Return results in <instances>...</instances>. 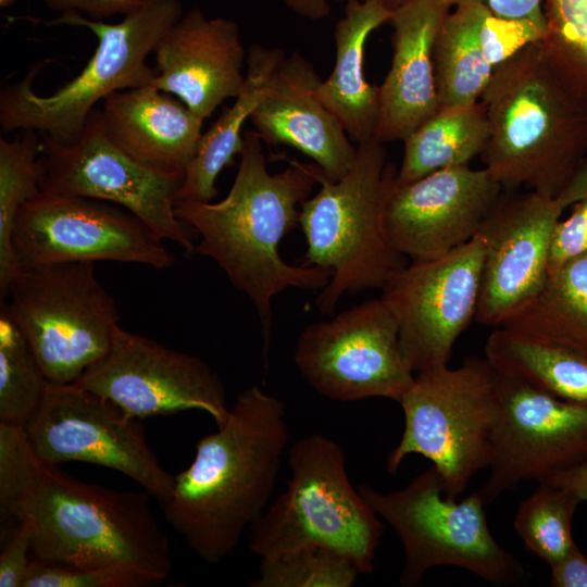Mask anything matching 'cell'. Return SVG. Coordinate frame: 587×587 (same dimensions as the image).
Segmentation results:
<instances>
[{
    "label": "cell",
    "instance_id": "4",
    "mask_svg": "<svg viewBox=\"0 0 587 587\" xmlns=\"http://www.w3.org/2000/svg\"><path fill=\"white\" fill-rule=\"evenodd\" d=\"M478 102L489 125L484 167L503 190L558 198L587 157V98L561 82L536 42L495 70Z\"/></svg>",
    "mask_w": 587,
    "mask_h": 587
},
{
    "label": "cell",
    "instance_id": "2",
    "mask_svg": "<svg viewBox=\"0 0 587 587\" xmlns=\"http://www.w3.org/2000/svg\"><path fill=\"white\" fill-rule=\"evenodd\" d=\"M288 441L284 402L255 385L237 397L223 425L198 440L192 462L160 507L199 559L225 560L262 516Z\"/></svg>",
    "mask_w": 587,
    "mask_h": 587
},
{
    "label": "cell",
    "instance_id": "24",
    "mask_svg": "<svg viewBox=\"0 0 587 587\" xmlns=\"http://www.w3.org/2000/svg\"><path fill=\"white\" fill-rule=\"evenodd\" d=\"M392 11L379 0L351 2L334 28L335 63L316 95L337 116L357 145L374 139L378 120V87L365 77V46L370 35L388 23Z\"/></svg>",
    "mask_w": 587,
    "mask_h": 587
},
{
    "label": "cell",
    "instance_id": "28",
    "mask_svg": "<svg viewBox=\"0 0 587 587\" xmlns=\"http://www.w3.org/2000/svg\"><path fill=\"white\" fill-rule=\"evenodd\" d=\"M501 326L587 353V253L549 274L537 295Z\"/></svg>",
    "mask_w": 587,
    "mask_h": 587
},
{
    "label": "cell",
    "instance_id": "32",
    "mask_svg": "<svg viewBox=\"0 0 587 587\" xmlns=\"http://www.w3.org/2000/svg\"><path fill=\"white\" fill-rule=\"evenodd\" d=\"M582 500L571 489L551 482L524 499L514 519V528L526 549L550 566L564 558L576 544L572 521Z\"/></svg>",
    "mask_w": 587,
    "mask_h": 587
},
{
    "label": "cell",
    "instance_id": "22",
    "mask_svg": "<svg viewBox=\"0 0 587 587\" xmlns=\"http://www.w3.org/2000/svg\"><path fill=\"white\" fill-rule=\"evenodd\" d=\"M451 9L446 0H411L392 11V59L378 86L375 140L403 141L439 109L434 45Z\"/></svg>",
    "mask_w": 587,
    "mask_h": 587
},
{
    "label": "cell",
    "instance_id": "18",
    "mask_svg": "<svg viewBox=\"0 0 587 587\" xmlns=\"http://www.w3.org/2000/svg\"><path fill=\"white\" fill-rule=\"evenodd\" d=\"M564 210L557 198L503 190L476 234L483 243L477 323L501 326L541 289L552 233Z\"/></svg>",
    "mask_w": 587,
    "mask_h": 587
},
{
    "label": "cell",
    "instance_id": "13",
    "mask_svg": "<svg viewBox=\"0 0 587 587\" xmlns=\"http://www.w3.org/2000/svg\"><path fill=\"white\" fill-rule=\"evenodd\" d=\"M294 362L313 389L342 402H399L415 377L401 349L398 323L382 297L307 326Z\"/></svg>",
    "mask_w": 587,
    "mask_h": 587
},
{
    "label": "cell",
    "instance_id": "8",
    "mask_svg": "<svg viewBox=\"0 0 587 587\" xmlns=\"http://www.w3.org/2000/svg\"><path fill=\"white\" fill-rule=\"evenodd\" d=\"M399 403L404 427L387 471L394 474L405 457L421 454L440 473L445 495L457 499L492 459L501 413L497 371L479 357L455 369H427L415 374Z\"/></svg>",
    "mask_w": 587,
    "mask_h": 587
},
{
    "label": "cell",
    "instance_id": "17",
    "mask_svg": "<svg viewBox=\"0 0 587 587\" xmlns=\"http://www.w3.org/2000/svg\"><path fill=\"white\" fill-rule=\"evenodd\" d=\"M501 403L490 474L478 489L489 504L521 483L547 482L587 463V404L497 372Z\"/></svg>",
    "mask_w": 587,
    "mask_h": 587
},
{
    "label": "cell",
    "instance_id": "40",
    "mask_svg": "<svg viewBox=\"0 0 587 587\" xmlns=\"http://www.w3.org/2000/svg\"><path fill=\"white\" fill-rule=\"evenodd\" d=\"M551 567V586L587 587V557L575 546Z\"/></svg>",
    "mask_w": 587,
    "mask_h": 587
},
{
    "label": "cell",
    "instance_id": "38",
    "mask_svg": "<svg viewBox=\"0 0 587 587\" xmlns=\"http://www.w3.org/2000/svg\"><path fill=\"white\" fill-rule=\"evenodd\" d=\"M45 5L60 14L79 13L102 21L114 15H128L161 0H42Z\"/></svg>",
    "mask_w": 587,
    "mask_h": 587
},
{
    "label": "cell",
    "instance_id": "29",
    "mask_svg": "<svg viewBox=\"0 0 587 587\" xmlns=\"http://www.w3.org/2000/svg\"><path fill=\"white\" fill-rule=\"evenodd\" d=\"M482 9L453 7L437 34L434 67L440 107L477 103L495 72L479 38Z\"/></svg>",
    "mask_w": 587,
    "mask_h": 587
},
{
    "label": "cell",
    "instance_id": "41",
    "mask_svg": "<svg viewBox=\"0 0 587 587\" xmlns=\"http://www.w3.org/2000/svg\"><path fill=\"white\" fill-rule=\"evenodd\" d=\"M330 0H284L285 5L295 14L311 21H321L330 14ZM351 2H361L365 0H334Z\"/></svg>",
    "mask_w": 587,
    "mask_h": 587
},
{
    "label": "cell",
    "instance_id": "36",
    "mask_svg": "<svg viewBox=\"0 0 587 587\" xmlns=\"http://www.w3.org/2000/svg\"><path fill=\"white\" fill-rule=\"evenodd\" d=\"M571 207L570 215L564 220L560 218L552 233L548 260L549 274L587 253V196Z\"/></svg>",
    "mask_w": 587,
    "mask_h": 587
},
{
    "label": "cell",
    "instance_id": "42",
    "mask_svg": "<svg viewBox=\"0 0 587 587\" xmlns=\"http://www.w3.org/2000/svg\"><path fill=\"white\" fill-rule=\"evenodd\" d=\"M587 196V157L582 162L569 185L557 198L564 208L571 207L576 201Z\"/></svg>",
    "mask_w": 587,
    "mask_h": 587
},
{
    "label": "cell",
    "instance_id": "37",
    "mask_svg": "<svg viewBox=\"0 0 587 587\" xmlns=\"http://www.w3.org/2000/svg\"><path fill=\"white\" fill-rule=\"evenodd\" d=\"M32 535L28 524L17 523L0 554V587H22L30 562Z\"/></svg>",
    "mask_w": 587,
    "mask_h": 587
},
{
    "label": "cell",
    "instance_id": "12",
    "mask_svg": "<svg viewBox=\"0 0 587 587\" xmlns=\"http://www.w3.org/2000/svg\"><path fill=\"white\" fill-rule=\"evenodd\" d=\"M40 190L49 196L84 197L116 204L141 220L187 255L196 245L176 216L175 200L184 177L157 173L123 151L109 136L96 109L80 137L59 143L41 135Z\"/></svg>",
    "mask_w": 587,
    "mask_h": 587
},
{
    "label": "cell",
    "instance_id": "23",
    "mask_svg": "<svg viewBox=\"0 0 587 587\" xmlns=\"http://www.w3.org/2000/svg\"><path fill=\"white\" fill-rule=\"evenodd\" d=\"M101 111L111 139L146 167L184 177L202 136L203 120L152 85L109 96Z\"/></svg>",
    "mask_w": 587,
    "mask_h": 587
},
{
    "label": "cell",
    "instance_id": "43",
    "mask_svg": "<svg viewBox=\"0 0 587 587\" xmlns=\"http://www.w3.org/2000/svg\"><path fill=\"white\" fill-rule=\"evenodd\" d=\"M574 491L582 501H587V463L560 473L547 480Z\"/></svg>",
    "mask_w": 587,
    "mask_h": 587
},
{
    "label": "cell",
    "instance_id": "5",
    "mask_svg": "<svg viewBox=\"0 0 587 587\" xmlns=\"http://www.w3.org/2000/svg\"><path fill=\"white\" fill-rule=\"evenodd\" d=\"M375 139L357 145L350 170L339 179L323 175L320 190L300 207L307 242L303 265L333 271L315 300L319 311L334 314L345 295L383 288L404 264L385 227V210L397 170Z\"/></svg>",
    "mask_w": 587,
    "mask_h": 587
},
{
    "label": "cell",
    "instance_id": "34",
    "mask_svg": "<svg viewBox=\"0 0 587 587\" xmlns=\"http://www.w3.org/2000/svg\"><path fill=\"white\" fill-rule=\"evenodd\" d=\"M361 575L341 553L307 547L260 559L259 575L251 587H351Z\"/></svg>",
    "mask_w": 587,
    "mask_h": 587
},
{
    "label": "cell",
    "instance_id": "33",
    "mask_svg": "<svg viewBox=\"0 0 587 587\" xmlns=\"http://www.w3.org/2000/svg\"><path fill=\"white\" fill-rule=\"evenodd\" d=\"M544 15L545 60L569 89L587 98V0H544Z\"/></svg>",
    "mask_w": 587,
    "mask_h": 587
},
{
    "label": "cell",
    "instance_id": "10",
    "mask_svg": "<svg viewBox=\"0 0 587 587\" xmlns=\"http://www.w3.org/2000/svg\"><path fill=\"white\" fill-rule=\"evenodd\" d=\"M1 301L55 385L77 382L108 351L118 325L115 301L97 279L95 262L21 270Z\"/></svg>",
    "mask_w": 587,
    "mask_h": 587
},
{
    "label": "cell",
    "instance_id": "26",
    "mask_svg": "<svg viewBox=\"0 0 587 587\" xmlns=\"http://www.w3.org/2000/svg\"><path fill=\"white\" fill-rule=\"evenodd\" d=\"M484 352L497 372L558 398L587 404V353L502 326L489 334Z\"/></svg>",
    "mask_w": 587,
    "mask_h": 587
},
{
    "label": "cell",
    "instance_id": "31",
    "mask_svg": "<svg viewBox=\"0 0 587 587\" xmlns=\"http://www.w3.org/2000/svg\"><path fill=\"white\" fill-rule=\"evenodd\" d=\"M49 380L23 333L0 302V422L25 428L39 408Z\"/></svg>",
    "mask_w": 587,
    "mask_h": 587
},
{
    "label": "cell",
    "instance_id": "21",
    "mask_svg": "<svg viewBox=\"0 0 587 587\" xmlns=\"http://www.w3.org/2000/svg\"><path fill=\"white\" fill-rule=\"evenodd\" d=\"M321 82L300 52L285 57L250 120L262 141L297 149L312 159L325 177L337 180L353 164L357 146L317 97Z\"/></svg>",
    "mask_w": 587,
    "mask_h": 587
},
{
    "label": "cell",
    "instance_id": "9",
    "mask_svg": "<svg viewBox=\"0 0 587 587\" xmlns=\"http://www.w3.org/2000/svg\"><path fill=\"white\" fill-rule=\"evenodd\" d=\"M358 490L402 544V586H417L427 571L446 565L464 569L499 586L528 580L520 560L491 535L486 503L478 490L461 501L447 497L434 465L395 491H379L365 484Z\"/></svg>",
    "mask_w": 587,
    "mask_h": 587
},
{
    "label": "cell",
    "instance_id": "35",
    "mask_svg": "<svg viewBox=\"0 0 587 587\" xmlns=\"http://www.w3.org/2000/svg\"><path fill=\"white\" fill-rule=\"evenodd\" d=\"M160 584L126 566L78 567L33 559L22 587H151Z\"/></svg>",
    "mask_w": 587,
    "mask_h": 587
},
{
    "label": "cell",
    "instance_id": "45",
    "mask_svg": "<svg viewBox=\"0 0 587 587\" xmlns=\"http://www.w3.org/2000/svg\"><path fill=\"white\" fill-rule=\"evenodd\" d=\"M16 0H0L1 8H9L15 3Z\"/></svg>",
    "mask_w": 587,
    "mask_h": 587
},
{
    "label": "cell",
    "instance_id": "7",
    "mask_svg": "<svg viewBox=\"0 0 587 587\" xmlns=\"http://www.w3.org/2000/svg\"><path fill=\"white\" fill-rule=\"evenodd\" d=\"M288 466L286 490L250 528L251 552L262 559L323 547L361 574L373 573L384 524L351 485L342 447L325 435H307L289 448Z\"/></svg>",
    "mask_w": 587,
    "mask_h": 587
},
{
    "label": "cell",
    "instance_id": "39",
    "mask_svg": "<svg viewBox=\"0 0 587 587\" xmlns=\"http://www.w3.org/2000/svg\"><path fill=\"white\" fill-rule=\"evenodd\" d=\"M451 8L480 4L495 15L510 20L545 21L544 0H446Z\"/></svg>",
    "mask_w": 587,
    "mask_h": 587
},
{
    "label": "cell",
    "instance_id": "15",
    "mask_svg": "<svg viewBox=\"0 0 587 587\" xmlns=\"http://www.w3.org/2000/svg\"><path fill=\"white\" fill-rule=\"evenodd\" d=\"M73 384L139 420L197 410L217 427L229 413L224 384L205 361L120 325L104 355Z\"/></svg>",
    "mask_w": 587,
    "mask_h": 587
},
{
    "label": "cell",
    "instance_id": "20",
    "mask_svg": "<svg viewBox=\"0 0 587 587\" xmlns=\"http://www.w3.org/2000/svg\"><path fill=\"white\" fill-rule=\"evenodd\" d=\"M153 53L157 74L150 85L178 98L203 121L245 84L247 53L237 24L209 17L199 8L168 27Z\"/></svg>",
    "mask_w": 587,
    "mask_h": 587
},
{
    "label": "cell",
    "instance_id": "1",
    "mask_svg": "<svg viewBox=\"0 0 587 587\" xmlns=\"http://www.w3.org/2000/svg\"><path fill=\"white\" fill-rule=\"evenodd\" d=\"M262 140L254 130L243 134L234 183L217 202H176V216L198 232L196 253L213 259L232 285L252 301L267 360L273 298L288 288L323 289L332 270L286 263L278 251L285 235L299 224L301 204L324 175L315 164L290 160L270 173Z\"/></svg>",
    "mask_w": 587,
    "mask_h": 587
},
{
    "label": "cell",
    "instance_id": "30",
    "mask_svg": "<svg viewBox=\"0 0 587 587\" xmlns=\"http://www.w3.org/2000/svg\"><path fill=\"white\" fill-rule=\"evenodd\" d=\"M21 132L12 140L0 137V301L20 273L11 248L15 218L21 208L41 192V135L33 129Z\"/></svg>",
    "mask_w": 587,
    "mask_h": 587
},
{
    "label": "cell",
    "instance_id": "19",
    "mask_svg": "<svg viewBox=\"0 0 587 587\" xmlns=\"http://www.w3.org/2000/svg\"><path fill=\"white\" fill-rule=\"evenodd\" d=\"M502 192L486 167L470 165L394 185L385 210L387 235L411 261L444 255L476 236Z\"/></svg>",
    "mask_w": 587,
    "mask_h": 587
},
{
    "label": "cell",
    "instance_id": "44",
    "mask_svg": "<svg viewBox=\"0 0 587 587\" xmlns=\"http://www.w3.org/2000/svg\"><path fill=\"white\" fill-rule=\"evenodd\" d=\"M386 8L390 11L399 8L400 5L411 1V0H379Z\"/></svg>",
    "mask_w": 587,
    "mask_h": 587
},
{
    "label": "cell",
    "instance_id": "11",
    "mask_svg": "<svg viewBox=\"0 0 587 587\" xmlns=\"http://www.w3.org/2000/svg\"><path fill=\"white\" fill-rule=\"evenodd\" d=\"M25 432L45 464L83 462L114 470L140 485L159 504L173 490L175 476L149 446L141 420L75 384L49 383Z\"/></svg>",
    "mask_w": 587,
    "mask_h": 587
},
{
    "label": "cell",
    "instance_id": "16",
    "mask_svg": "<svg viewBox=\"0 0 587 587\" xmlns=\"http://www.w3.org/2000/svg\"><path fill=\"white\" fill-rule=\"evenodd\" d=\"M483 243L475 236L452 251L403 265L383 286L414 373L448 364L455 341L475 320Z\"/></svg>",
    "mask_w": 587,
    "mask_h": 587
},
{
    "label": "cell",
    "instance_id": "14",
    "mask_svg": "<svg viewBox=\"0 0 587 587\" xmlns=\"http://www.w3.org/2000/svg\"><path fill=\"white\" fill-rule=\"evenodd\" d=\"M163 241L136 215L116 204L40 192L18 211L11 248L20 271L85 261L136 263L163 270L176 261Z\"/></svg>",
    "mask_w": 587,
    "mask_h": 587
},
{
    "label": "cell",
    "instance_id": "27",
    "mask_svg": "<svg viewBox=\"0 0 587 587\" xmlns=\"http://www.w3.org/2000/svg\"><path fill=\"white\" fill-rule=\"evenodd\" d=\"M488 138V120L479 102L439 107L403 140V157L395 186L442 168L469 165L482 155Z\"/></svg>",
    "mask_w": 587,
    "mask_h": 587
},
{
    "label": "cell",
    "instance_id": "25",
    "mask_svg": "<svg viewBox=\"0 0 587 587\" xmlns=\"http://www.w3.org/2000/svg\"><path fill=\"white\" fill-rule=\"evenodd\" d=\"M285 57L280 48L260 43L249 47L245 84L233 104L202 134L175 203L211 202L216 197L217 176L241 152V129L263 99L271 77Z\"/></svg>",
    "mask_w": 587,
    "mask_h": 587
},
{
    "label": "cell",
    "instance_id": "3",
    "mask_svg": "<svg viewBox=\"0 0 587 587\" xmlns=\"http://www.w3.org/2000/svg\"><path fill=\"white\" fill-rule=\"evenodd\" d=\"M147 491L89 484L36 455L4 519L28 524L33 559L78 567L126 566L160 585L171 575L170 541Z\"/></svg>",
    "mask_w": 587,
    "mask_h": 587
},
{
    "label": "cell",
    "instance_id": "6",
    "mask_svg": "<svg viewBox=\"0 0 587 587\" xmlns=\"http://www.w3.org/2000/svg\"><path fill=\"white\" fill-rule=\"evenodd\" d=\"M179 0H161L133 12L117 23L64 13L49 22L88 28L97 47L83 71L48 96L37 93V68L0 92V127L3 133L33 129L59 143L76 141L91 113L109 96L150 85L157 74L148 62L160 38L182 15Z\"/></svg>",
    "mask_w": 587,
    "mask_h": 587
}]
</instances>
